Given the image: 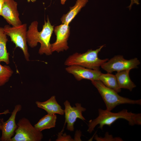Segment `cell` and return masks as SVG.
<instances>
[{"instance_id":"6da1fadb","label":"cell","mask_w":141,"mask_h":141,"mask_svg":"<svg viewBox=\"0 0 141 141\" xmlns=\"http://www.w3.org/2000/svg\"><path fill=\"white\" fill-rule=\"evenodd\" d=\"M47 21L44 20L42 30L39 32L38 27V22L37 21L32 22L29 26L27 31V43L31 48L36 47L38 43L40 46L38 51L40 55L44 54L49 56L52 54L50 39L54 30V26L52 25L48 17Z\"/></svg>"},{"instance_id":"7a4b0ae2","label":"cell","mask_w":141,"mask_h":141,"mask_svg":"<svg viewBox=\"0 0 141 141\" xmlns=\"http://www.w3.org/2000/svg\"><path fill=\"white\" fill-rule=\"evenodd\" d=\"M98 115L96 119L89 121L87 131L90 133L92 132L98 125H99L98 128L102 130L104 125L110 126L117 120L120 119L127 120L131 126L141 125V113L129 112L126 109L118 113H113L101 108L98 109Z\"/></svg>"},{"instance_id":"3957f363","label":"cell","mask_w":141,"mask_h":141,"mask_svg":"<svg viewBox=\"0 0 141 141\" xmlns=\"http://www.w3.org/2000/svg\"><path fill=\"white\" fill-rule=\"evenodd\" d=\"M104 45L100 46L95 50H88L83 53H75L69 56L64 62L67 66L77 65L94 70H99V67L108 60V58L101 59L98 54Z\"/></svg>"},{"instance_id":"277c9868","label":"cell","mask_w":141,"mask_h":141,"mask_svg":"<svg viewBox=\"0 0 141 141\" xmlns=\"http://www.w3.org/2000/svg\"><path fill=\"white\" fill-rule=\"evenodd\" d=\"M97 89L104 101L107 110L111 111L116 106L122 104L141 105V100H132L121 96L114 90L106 86L98 80L91 81Z\"/></svg>"},{"instance_id":"5b68a950","label":"cell","mask_w":141,"mask_h":141,"mask_svg":"<svg viewBox=\"0 0 141 141\" xmlns=\"http://www.w3.org/2000/svg\"><path fill=\"white\" fill-rule=\"evenodd\" d=\"M4 32L9 36L15 45L16 48H20L22 51L27 61L30 60V54L27 40V25L26 24L15 26L6 25L3 27Z\"/></svg>"},{"instance_id":"8992f818","label":"cell","mask_w":141,"mask_h":141,"mask_svg":"<svg viewBox=\"0 0 141 141\" xmlns=\"http://www.w3.org/2000/svg\"><path fill=\"white\" fill-rule=\"evenodd\" d=\"M15 133L10 141H40L43 138L41 132L36 130L25 118L19 120Z\"/></svg>"},{"instance_id":"52a82bcc","label":"cell","mask_w":141,"mask_h":141,"mask_svg":"<svg viewBox=\"0 0 141 141\" xmlns=\"http://www.w3.org/2000/svg\"><path fill=\"white\" fill-rule=\"evenodd\" d=\"M140 64L139 60L136 58L127 60L125 59L122 56L118 55L108 60L101 67L108 73H111L115 71L118 72L137 68Z\"/></svg>"},{"instance_id":"ba28073f","label":"cell","mask_w":141,"mask_h":141,"mask_svg":"<svg viewBox=\"0 0 141 141\" xmlns=\"http://www.w3.org/2000/svg\"><path fill=\"white\" fill-rule=\"evenodd\" d=\"M54 31L56 36V39L51 44L52 52H59L66 51L69 49L67 41L70 34V27L69 25L62 24L54 28Z\"/></svg>"},{"instance_id":"9c48e42d","label":"cell","mask_w":141,"mask_h":141,"mask_svg":"<svg viewBox=\"0 0 141 141\" xmlns=\"http://www.w3.org/2000/svg\"><path fill=\"white\" fill-rule=\"evenodd\" d=\"M65 109V125L67 123V128L70 132L74 130V124L77 118L84 121L85 119L82 115V113L85 111L86 109L82 106L81 103H76L75 106L72 107L70 103L67 100L64 103Z\"/></svg>"},{"instance_id":"30bf717a","label":"cell","mask_w":141,"mask_h":141,"mask_svg":"<svg viewBox=\"0 0 141 141\" xmlns=\"http://www.w3.org/2000/svg\"><path fill=\"white\" fill-rule=\"evenodd\" d=\"M21 109V105L19 104H17L15 106L11 116L7 121L4 122L3 119H0V121L1 123V130L2 132L0 141H10L17 127L15 122L16 114Z\"/></svg>"},{"instance_id":"8fae6325","label":"cell","mask_w":141,"mask_h":141,"mask_svg":"<svg viewBox=\"0 0 141 141\" xmlns=\"http://www.w3.org/2000/svg\"><path fill=\"white\" fill-rule=\"evenodd\" d=\"M17 3L14 0H6L3 3L1 16L12 26H15L22 24L17 10Z\"/></svg>"},{"instance_id":"7c38bea8","label":"cell","mask_w":141,"mask_h":141,"mask_svg":"<svg viewBox=\"0 0 141 141\" xmlns=\"http://www.w3.org/2000/svg\"><path fill=\"white\" fill-rule=\"evenodd\" d=\"M66 71L73 75L78 81L85 79L91 81L98 80L102 73L99 70H96L77 65L67 66Z\"/></svg>"},{"instance_id":"4fadbf2b","label":"cell","mask_w":141,"mask_h":141,"mask_svg":"<svg viewBox=\"0 0 141 141\" xmlns=\"http://www.w3.org/2000/svg\"><path fill=\"white\" fill-rule=\"evenodd\" d=\"M36 103L38 107L44 110L48 114L63 115L64 114V110L57 102L55 96L44 102L36 101Z\"/></svg>"},{"instance_id":"5bb4252c","label":"cell","mask_w":141,"mask_h":141,"mask_svg":"<svg viewBox=\"0 0 141 141\" xmlns=\"http://www.w3.org/2000/svg\"><path fill=\"white\" fill-rule=\"evenodd\" d=\"M89 0H77L73 6L70 7V9L64 14L61 19L62 24L69 25L81 9L85 7Z\"/></svg>"},{"instance_id":"9a60e30c","label":"cell","mask_w":141,"mask_h":141,"mask_svg":"<svg viewBox=\"0 0 141 141\" xmlns=\"http://www.w3.org/2000/svg\"><path fill=\"white\" fill-rule=\"evenodd\" d=\"M130 70L128 69L118 72L115 75L119 86L121 89H126L131 91L136 86L130 77L129 73Z\"/></svg>"},{"instance_id":"2e32d148","label":"cell","mask_w":141,"mask_h":141,"mask_svg":"<svg viewBox=\"0 0 141 141\" xmlns=\"http://www.w3.org/2000/svg\"><path fill=\"white\" fill-rule=\"evenodd\" d=\"M57 118L55 114H47L42 118L34 126L36 130L40 132L45 129L55 127Z\"/></svg>"},{"instance_id":"e0dca14e","label":"cell","mask_w":141,"mask_h":141,"mask_svg":"<svg viewBox=\"0 0 141 141\" xmlns=\"http://www.w3.org/2000/svg\"><path fill=\"white\" fill-rule=\"evenodd\" d=\"M98 80L101 81L106 86L111 89L117 92L121 91V89L118 85L115 75L110 73H101Z\"/></svg>"},{"instance_id":"ac0fdd59","label":"cell","mask_w":141,"mask_h":141,"mask_svg":"<svg viewBox=\"0 0 141 141\" xmlns=\"http://www.w3.org/2000/svg\"><path fill=\"white\" fill-rule=\"evenodd\" d=\"M6 34L3 27H0V63L3 62L7 64L10 63L9 54L7 51L6 44L8 41Z\"/></svg>"},{"instance_id":"d6986e66","label":"cell","mask_w":141,"mask_h":141,"mask_svg":"<svg viewBox=\"0 0 141 141\" xmlns=\"http://www.w3.org/2000/svg\"><path fill=\"white\" fill-rule=\"evenodd\" d=\"M13 73V71L9 66H3L0 64V86L8 82Z\"/></svg>"},{"instance_id":"ffe728a7","label":"cell","mask_w":141,"mask_h":141,"mask_svg":"<svg viewBox=\"0 0 141 141\" xmlns=\"http://www.w3.org/2000/svg\"><path fill=\"white\" fill-rule=\"evenodd\" d=\"M95 139L97 141H122V139L119 137H114L111 135H109L108 132L105 133V136L104 137H98L97 135L95 137Z\"/></svg>"},{"instance_id":"44dd1931","label":"cell","mask_w":141,"mask_h":141,"mask_svg":"<svg viewBox=\"0 0 141 141\" xmlns=\"http://www.w3.org/2000/svg\"><path fill=\"white\" fill-rule=\"evenodd\" d=\"M63 128L61 131L59 132L57 135L56 141H74V139L72 138L69 135H68L66 133H63Z\"/></svg>"},{"instance_id":"7402d4cb","label":"cell","mask_w":141,"mask_h":141,"mask_svg":"<svg viewBox=\"0 0 141 141\" xmlns=\"http://www.w3.org/2000/svg\"><path fill=\"white\" fill-rule=\"evenodd\" d=\"M81 132L80 130H77L74 135V141H81Z\"/></svg>"},{"instance_id":"603a6c76","label":"cell","mask_w":141,"mask_h":141,"mask_svg":"<svg viewBox=\"0 0 141 141\" xmlns=\"http://www.w3.org/2000/svg\"><path fill=\"white\" fill-rule=\"evenodd\" d=\"M134 4L139 5V0H131L130 4L128 7L129 10L131 9L132 5Z\"/></svg>"},{"instance_id":"cb8c5ba5","label":"cell","mask_w":141,"mask_h":141,"mask_svg":"<svg viewBox=\"0 0 141 141\" xmlns=\"http://www.w3.org/2000/svg\"><path fill=\"white\" fill-rule=\"evenodd\" d=\"M6 0H0V16H1V10L3 5Z\"/></svg>"},{"instance_id":"d4e9b609","label":"cell","mask_w":141,"mask_h":141,"mask_svg":"<svg viewBox=\"0 0 141 141\" xmlns=\"http://www.w3.org/2000/svg\"><path fill=\"white\" fill-rule=\"evenodd\" d=\"M9 113H10V112L9 111V110H7L4 111L2 113H0V115L3 114H6ZM1 123L0 121V130H1Z\"/></svg>"},{"instance_id":"484cf974","label":"cell","mask_w":141,"mask_h":141,"mask_svg":"<svg viewBox=\"0 0 141 141\" xmlns=\"http://www.w3.org/2000/svg\"><path fill=\"white\" fill-rule=\"evenodd\" d=\"M61 4L62 5L64 4L66 1L67 0H60Z\"/></svg>"},{"instance_id":"4316f807","label":"cell","mask_w":141,"mask_h":141,"mask_svg":"<svg viewBox=\"0 0 141 141\" xmlns=\"http://www.w3.org/2000/svg\"><path fill=\"white\" fill-rule=\"evenodd\" d=\"M27 1L28 2H34L36 1V0H27Z\"/></svg>"},{"instance_id":"83f0119b","label":"cell","mask_w":141,"mask_h":141,"mask_svg":"<svg viewBox=\"0 0 141 141\" xmlns=\"http://www.w3.org/2000/svg\"></svg>"}]
</instances>
